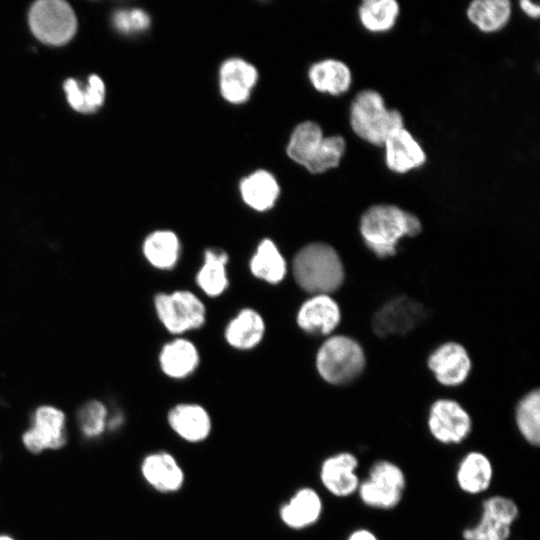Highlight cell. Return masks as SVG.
<instances>
[{"label":"cell","instance_id":"obj_23","mask_svg":"<svg viewBox=\"0 0 540 540\" xmlns=\"http://www.w3.org/2000/svg\"><path fill=\"white\" fill-rule=\"evenodd\" d=\"M512 13L508 0H475L467 7V17L480 31L493 33L504 28Z\"/></svg>","mask_w":540,"mask_h":540},{"label":"cell","instance_id":"obj_2","mask_svg":"<svg viewBox=\"0 0 540 540\" xmlns=\"http://www.w3.org/2000/svg\"><path fill=\"white\" fill-rule=\"evenodd\" d=\"M293 273L298 285L314 295H328L337 290L344 280V268L338 253L322 242L311 243L295 255Z\"/></svg>","mask_w":540,"mask_h":540},{"label":"cell","instance_id":"obj_28","mask_svg":"<svg viewBox=\"0 0 540 540\" xmlns=\"http://www.w3.org/2000/svg\"><path fill=\"white\" fill-rule=\"evenodd\" d=\"M180 244L172 231L160 230L151 233L143 243V253L154 267L170 269L177 262Z\"/></svg>","mask_w":540,"mask_h":540},{"label":"cell","instance_id":"obj_14","mask_svg":"<svg viewBox=\"0 0 540 540\" xmlns=\"http://www.w3.org/2000/svg\"><path fill=\"white\" fill-rule=\"evenodd\" d=\"M427 363L436 380L448 387L464 383L471 370V359L467 350L456 342H446L438 346L429 355Z\"/></svg>","mask_w":540,"mask_h":540},{"label":"cell","instance_id":"obj_3","mask_svg":"<svg viewBox=\"0 0 540 540\" xmlns=\"http://www.w3.org/2000/svg\"><path fill=\"white\" fill-rule=\"evenodd\" d=\"M349 122L363 141L383 146L393 132L404 127L402 114L386 107L383 96L371 89L358 92L350 105Z\"/></svg>","mask_w":540,"mask_h":540},{"label":"cell","instance_id":"obj_16","mask_svg":"<svg viewBox=\"0 0 540 540\" xmlns=\"http://www.w3.org/2000/svg\"><path fill=\"white\" fill-rule=\"evenodd\" d=\"M324 503L312 487L299 488L279 509L281 521L287 527L302 530L314 526L322 517Z\"/></svg>","mask_w":540,"mask_h":540},{"label":"cell","instance_id":"obj_22","mask_svg":"<svg viewBox=\"0 0 540 540\" xmlns=\"http://www.w3.org/2000/svg\"><path fill=\"white\" fill-rule=\"evenodd\" d=\"M279 192L277 180L266 170H257L240 183L243 201L257 211H265L273 207Z\"/></svg>","mask_w":540,"mask_h":540},{"label":"cell","instance_id":"obj_36","mask_svg":"<svg viewBox=\"0 0 540 540\" xmlns=\"http://www.w3.org/2000/svg\"><path fill=\"white\" fill-rule=\"evenodd\" d=\"M344 540H380V538L368 527H357L350 531Z\"/></svg>","mask_w":540,"mask_h":540},{"label":"cell","instance_id":"obj_1","mask_svg":"<svg viewBox=\"0 0 540 540\" xmlns=\"http://www.w3.org/2000/svg\"><path fill=\"white\" fill-rule=\"evenodd\" d=\"M359 229L368 249L377 257L386 258L396 254L402 238L421 232V222L396 205L376 204L362 214Z\"/></svg>","mask_w":540,"mask_h":540},{"label":"cell","instance_id":"obj_18","mask_svg":"<svg viewBox=\"0 0 540 540\" xmlns=\"http://www.w3.org/2000/svg\"><path fill=\"white\" fill-rule=\"evenodd\" d=\"M383 146L386 165L394 173L405 174L426 162L422 146L404 127L389 135Z\"/></svg>","mask_w":540,"mask_h":540},{"label":"cell","instance_id":"obj_30","mask_svg":"<svg viewBox=\"0 0 540 540\" xmlns=\"http://www.w3.org/2000/svg\"><path fill=\"white\" fill-rule=\"evenodd\" d=\"M63 87L70 106L76 111L93 112L104 101L105 86L97 75L88 78V85L84 89L74 79H67Z\"/></svg>","mask_w":540,"mask_h":540},{"label":"cell","instance_id":"obj_20","mask_svg":"<svg viewBox=\"0 0 540 540\" xmlns=\"http://www.w3.org/2000/svg\"><path fill=\"white\" fill-rule=\"evenodd\" d=\"M172 431L184 441L198 443L206 440L212 430V421L206 409L194 403L174 406L168 413Z\"/></svg>","mask_w":540,"mask_h":540},{"label":"cell","instance_id":"obj_32","mask_svg":"<svg viewBox=\"0 0 540 540\" xmlns=\"http://www.w3.org/2000/svg\"><path fill=\"white\" fill-rule=\"evenodd\" d=\"M228 256L220 250H207L205 261L197 274V283L209 296L221 294L228 285L225 265Z\"/></svg>","mask_w":540,"mask_h":540},{"label":"cell","instance_id":"obj_11","mask_svg":"<svg viewBox=\"0 0 540 540\" xmlns=\"http://www.w3.org/2000/svg\"><path fill=\"white\" fill-rule=\"evenodd\" d=\"M359 458L351 451L333 453L320 464L319 479L322 487L336 498L356 495L361 478L358 474Z\"/></svg>","mask_w":540,"mask_h":540},{"label":"cell","instance_id":"obj_5","mask_svg":"<svg viewBox=\"0 0 540 540\" xmlns=\"http://www.w3.org/2000/svg\"><path fill=\"white\" fill-rule=\"evenodd\" d=\"M365 361L364 350L356 340L336 335L328 338L319 348L316 367L326 382L344 385L362 373Z\"/></svg>","mask_w":540,"mask_h":540},{"label":"cell","instance_id":"obj_15","mask_svg":"<svg viewBox=\"0 0 540 540\" xmlns=\"http://www.w3.org/2000/svg\"><path fill=\"white\" fill-rule=\"evenodd\" d=\"M140 469L148 485L161 493L177 492L185 481L181 465L172 454L166 451L146 455Z\"/></svg>","mask_w":540,"mask_h":540},{"label":"cell","instance_id":"obj_24","mask_svg":"<svg viewBox=\"0 0 540 540\" xmlns=\"http://www.w3.org/2000/svg\"><path fill=\"white\" fill-rule=\"evenodd\" d=\"M198 360L196 347L185 339H176L165 345L159 357L161 369L172 378H183L192 373Z\"/></svg>","mask_w":540,"mask_h":540},{"label":"cell","instance_id":"obj_19","mask_svg":"<svg viewBox=\"0 0 540 540\" xmlns=\"http://www.w3.org/2000/svg\"><path fill=\"white\" fill-rule=\"evenodd\" d=\"M258 79L256 68L240 58L226 60L220 68V91L225 100L233 104L244 103Z\"/></svg>","mask_w":540,"mask_h":540},{"label":"cell","instance_id":"obj_10","mask_svg":"<svg viewBox=\"0 0 540 540\" xmlns=\"http://www.w3.org/2000/svg\"><path fill=\"white\" fill-rule=\"evenodd\" d=\"M155 308L161 322L172 333L200 327L205 320L203 303L188 291L156 295Z\"/></svg>","mask_w":540,"mask_h":540},{"label":"cell","instance_id":"obj_13","mask_svg":"<svg viewBox=\"0 0 540 540\" xmlns=\"http://www.w3.org/2000/svg\"><path fill=\"white\" fill-rule=\"evenodd\" d=\"M494 474V464L485 452L469 450L457 462L454 480L463 494L479 496L491 488Z\"/></svg>","mask_w":540,"mask_h":540},{"label":"cell","instance_id":"obj_29","mask_svg":"<svg viewBox=\"0 0 540 540\" xmlns=\"http://www.w3.org/2000/svg\"><path fill=\"white\" fill-rule=\"evenodd\" d=\"M250 269L257 278L275 284L284 278L286 263L276 245L264 239L250 261Z\"/></svg>","mask_w":540,"mask_h":540},{"label":"cell","instance_id":"obj_26","mask_svg":"<svg viewBox=\"0 0 540 540\" xmlns=\"http://www.w3.org/2000/svg\"><path fill=\"white\" fill-rule=\"evenodd\" d=\"M516 429L531 447L540 445V391L532 390L516 404L514 413Z\"/></svg>","mask_w":540,"mask_h":540},{"label":"cell","instance_id":"obj_12","mask_svg":"<svg viewBox=\"0 0 540 540\" xmlns=\"http://www.w3.org/2000/svg\"><path fill=\"white\" fill-rule=\"evenodd\" d=\"M421 304L407 296H399L385 303L373 316L374 332L380 337L405 335L424 318Z\"/></svg>","mask_w":540,"mask_h":540},{"label":"cell","instance_id":"obj_25","mask_svg":"<svg viewBox=\"0 0 540 540\" xmlns=\"http://www.w3.org/2000/svg\"><path fill=\"white\" fill-rule=\"evenodd\" d=\"M264 329L262 317L252 309H244L228 324L225 338L235 348L249 349L260 342Z\"/></svg>","mask_w":540,"mask_h":540},{"label":"cell","instance_id":"obj_7","mask_svg":"<svg viewBox=\"0 0 540 540\" xmlns=\"http://www.w3.org/2000/svg\"><path fill=\"white\" fill-rule=\"evenodd\" d=\"M426 425L431 438L444 446L463 444L473 431L471 415L451 398H439L430 405Z\"/></svg>","mask_w":540,"mask_h":540},{"label":"cell","instance_id":"obj_6","mask_svg":"<svg viewBox=\"0 0 540 540\" xmlns=\"http://www.w3.org/2000/svg\"><path fill=\"white\" fill-rule=\"evenodd\" d=\"M520 515L516 501L506 495L485 497L477 520L461 531L463 540H509Z\"/></svg>","mask_w":540,"mask_h":540},{"label":"cell","instance_id":"obj_33","mask_svg":"<svg viewBox=\"0 0 540 540\" xmlns=\"http://www.w3.org/2000/svg\"><path fill=\"white\" fill-rule=\"evenodd\" d=\"M346 149V142L341 135L323 138L310 160L304 167L313 174L326 172L339 165Z\"/></svg>","mask_w":540,"mask_h":540},{"label":"cell","instance_id":"obj_8","mask_svg":"<svg viewBox=\"0 0 540 540\" xmlns=\"http://www.w3.org/2000/svg\"><path fill=\"white\" fill-rule=\"evenodd\" d=\"M29 23L38 39L53 45L69 41L77 26L72 8L62 0H41L34 3L29 13Z\"/></svg>","mask_w":540,"mask_h":540},{"label":"cell","instance_id":"obj_27","mask_svg":"<svg viewBox=\"0 0 540 540\" xmlns=\"http://www.w3.org/2000/svg\"><path fill=\"white\" fill-rule=\"evenodd\" d=\"M400 7L395 0H366L358 8L362 26L373 33L392 29L399 16Z\"/></svg>","mask_w":540,"mask_h":540},{"label":"cell","instance_id":"obj_38","mask_svg":"<svg viewBox=\"0 0 540 540\" xmlns=\"http://www.w3.org/2000/svg\"><path fill=\"white\" fill-rule=\"evenodd\" d=\"M0 540H15V539L9 535L0 534Z\"/></svg>","mask_w":540,"mask_h":540},{"label":"cell","instance_id":"obj_35","mask_svg":"<svg viewBox=\"0 0 540 540\" xmlns=\"http://www.w3.org/2000/svg\"><path fill=\"white\" fill-rule=\"evenodd\" d=\"M113 23L118 31L133 33L146 30L150 24V18L141 9H124L114 14Z\"/></svg>","mask_w":540,"mask_h":540},{"label":"cell","instance_id":"obj_4","mask_svg":"<svg viewBox=\"0 0 540 540\" xmlns=\"http://www.w3.org/2000/svg\"><path fill=\"white\" fill-rule=\"evenodd\" d=\"M407 477L403 468L390 459H377L361 479L357 497L365 507L390 511L398 507L405 495Z\"/></svg>","mask_w":540,"mask_h":540},{"label":"cell","instance_id":"obj_21","mask_svg":"<svg viewBox=\"0 0 540 540\" xmlns=\"http://www.w3.org/2000/svg\"><path fill=\"white\" fill-rule=\"evenodd\" d=\"M308 76L317 91L334 96L346 93L352 83L349 67L336 59L314 63L309 69Z\"/></svg>","mask_w":540,"mask_h":540},{"label":"cell","instance_id":"obj_17","mask_svg":"<svg viewBox=\"0 0 540 540\" xmlns=\"http://www.w3.org/2000/svg\"><path fill=\"white\" fill-rule=\"evenodd\" d=\"M341 311L337 302L327 294L313 295L297 313L299 327L307 333L330 334L340 323Z\"/></svg>","mask_w":540,"mask_h":540},{"label":"cell","instance_id":"obj_37","mask_svg":"<svg viewBox=\"0 0 540 540\" xmlns=\"http://www.w3.org/2000/svg\"><path fill=\"white\" fill-rule=\"evenodd\" d=\"M521 10L530 18L537 19L540 15V7L537 3L521 0L519 2Z\"/></svg>","mask_w":540,"mask_h":540},{"label":"cell","instance_id":"obj_34","mask_svg":"<svg viewBox=\"0 0 540 540\" xmlns=\"http://www.w3.org/2000/svg\"><path fill=\"white\" fill-rule=\"evenodd\" d=\"M108 410L98 400L86 402L77 413V422L86 439H96L107 429Z\"/></svg>","mask_w":540,"mask_h":540},{"label":"cell","instance_id":"obj_31","mask_svg":"<svg viewBox=\"0 0 540 540\" xmlns=\"http://www.w3.org/2000/svg\"><path fill=\"white\" fill-rule=\"evenodd\" d=\"M324 135L321 127L313 121L299 124L291 134L287 154L291 160L304 166L315 153Z\"/></svg>","mask_w":540,"mask_h":540},{"label":"cell","instance_id":"obj_9","mask_svg":"<svg viewBox=\"0 0 540 540\" xmlns=\"http://www.w3.org/2000/svg\"><path fill=\"white\" fill-rule=\"evenodd\" d=\"M67 442L66 416L52 405H42L35 409L31 426L22 435L24 447L38 454L45 450L62 448Z\"/></svg>","mask_w":540,"mask_h":540}]
</instances>
